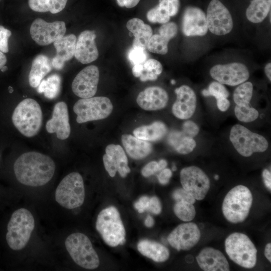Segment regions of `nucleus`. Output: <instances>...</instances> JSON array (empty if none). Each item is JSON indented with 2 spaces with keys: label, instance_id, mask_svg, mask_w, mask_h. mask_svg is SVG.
<instances>
[{
  "label": "nucleus",
  "instance_id": "nucleus-1",
  "mask_svg": "<svg viewBox=\"0 0 271 271\" xmlns=\"http://www.w3.org/2000/svg\"><path fill=\"white\" fill-rule=\"evenodd\" d=\"M14 171L21 184L39 187L48 183L53 178L55 164L48 156L36 152L21 155L15 161Z\"/></svg>",
  "mask_w": 271,
  "mask_h": 271
},
{
  "label": "nucleus",
  "instance_id": "nucleus-2",
  "mask_svg": "<svg viewBox=\"0 0 271 271\" xmlns=\"http://www.w3.org/2000/svg\"><path fill=\"white\" fill-rule=\"evenodd\" d=\"M39 104L32 98L20 102L14 110L12 121L16 128L24 136L31 138L39 131L43 119Z\"/></svg>",
  "mask_w": 271,
  "mask_h": 271
},
{
  "label": "nucleus",
  "instance_id": "nucleus-3",
  "mask_svg": "<svg viewBox=\"0 0 271 271\" xmlns=\"http://www.w3.org/2000/svg\"><path fill=\"white\" fill-rule=\"evenodd\" d=\"M34 227V217L28 209L22 208L14 212L8 224L6 236L9 247L14 250L24 248Z\"/></svg>",
  "mask_w": 271,
  "mask_h": 271
},
{
  "label": "nucleus",
  "instance_id": "nucleus-4",
  "mask_svg": "<svg viewBox=\"0 0 271 271\" xmlns=\"http://www.w3.org/2000/svg\"><path fill=\"white\" fill-rule=\"evenodd\" d=\"M250 190L239 185L231 189L224 198L222 210L224 217L232 223H240L248 215L252 204Z\"/></svg>",
  "mask_w": 271,
  "mask_h": 271
},
{
  "label": "nucleus",
  "instance_id": "nucleus-5",
  "mask_svg": "<svg viewBox=\"0 0 271 271\" xmlns=\"http://www.w3.org/2000/svg\"><path fill=\"white\" fill-rule=\"evenodd\" d=\"M96 228L104 241L109 246L115 247L125 241V230L118 210L109 206L98 214Z\"/></svg>",
  "mask_w": 271,
  "mask_h": 271
},
{
  "label": "nucleus",
  "instance_id": "nucleus-6",
  "mask_svg": "<svg viewBox=\"0 0 271 271\" xmlns=\"http://www.w3.org/2000/svg\"><path fill=\"white\" fill-rule=\"evenodd\" d=\"M225 248L230 259L238 265L246 268L255 266L257 261V249L245 234L234 232L225 241Z\"/></svg>",
  "mask_w": 271,
  "mask_h": 271
},
{
  "label": "nucleus",
  "instance_id": "nucleus-7",
  "mask_svg": "<svg viewBox=\"0 0 271 271\" xmlns=\"http://www.w3.org/2000/svg\"><path fill=\"white\" fill-rule=\"evenodd\" d=\"M66 250L73 261L80 266L89 269L99 265L98 256L89 238L82 233L69 235L65 242Z\"/></svg>",
  "mask_w": 271,
  "mask_h": 271
},
{
  "label": "nucleus",
  "instance_id": "nucleus-8",
  "mask_svg": "<svg viewBox=\"0 0 271 271\" xmlns=\"http://www.w3.org/2000/svg\"><path fill=\"white\" fill-rule=\"evenodd\" d=\"M55 197L57 202L66 209H72L82 205L85 189L81 175L72 172L65 176L58 185Z\"/></svg>",
  "mask_w": 271,
  "mask_h": 271
},
{
  "label": "nucleus",
  "instance_id": "nucleus-9",
  "mask_svg": "<svg viewBox=\"0 0 271 271\" xmlns=\"http://www.w3.org/2000/svg\"><path fill=\"white\" fill-rule=\"evenodd\" d=\"M229 139L237 152L245 157L250 156L254 153L263 152L268 146L267 140L263 136L240 124L232 126Z\"/></svg>",
  "mask_w": 271,
  "mask_h": 271
},
{
  "label": "nucleus",
  "instance_id": "nucleus-10",
  "mask_svg": "<svg viewBox=\"0 0 271 271\" xmlns=\"http://www.w3.org/2000/svg\"><path fill=\"white\" fill-rule=\"evenodd\" d=\"M113 105L110 99L104 96L81 98L75 102L73 111L79 123L102 119L111 113Z\"/></svg>",
  "mask_w": 271,
  "mask_h": 271
},
{
  "label": "nucleus",
  "instance_id": "nucleus-11",
  "mask_svg": "<svg viewBox=\"0 0 271 271\" xmlns=\"http://www.w3.org/2000/svg\"><path fill=\"white\" fill-rule=\"evenodd\" d=\"M180 181L182 188L196 200H202L210 188V180L199 168L190 166L182 169Z\"/></svg>",
  "mask_w": 271,
  "mask_h": 271
},
{
  "label": "nucleus",
  "instance_id": "nucleus-12",
  "mask_svg": "<svg viewBox=\"0 0 271 271\" xmlns=\"http://www.w3.org/2000/svg\"><path fill=\"white\" fill-rule=\"evenodd\" d=\"M208 29L217 36L226 35L233 28L231 15L226 7L219 0H212L206 15Z\"/></svg>",
  "mask_w": 271,
  "mask_h": 271
},
{
  "label": "nucleus",
  "instance_id": "nucleus-13",
  "mask_svg": "<svg viewBox=\"0 0 271 271\" xmlns=\"http://www.w3.org/2000/svg\"><path fill=\"white\" fill-rule=\"evenodd\" d=\"M63 21L47 22L37 18L32 23L30 32L32 39L41 46L48 45L63 37L66 32Z\"/></svg>",
  "mask_w": 271,
  "mask_h": 271
},
{
  "label": "nucleus",
  "instance_id": "nucleus-14",
  "mask_svg": "<svg viewBox=\"0 0 271 271\" xmlns=\"http://www.w3.org/2000/svg\"><path fill=\"white\" fill-rule=\"evenodd\" d=\"M210 74L216 81L229 86L239 85L249 77L247 67L238 62L214 65L211 68Z\"/></svg>",
  "mask_w": 271,
  "mask_h": 271
},
{
  "label": "nucleus",
  "instance_id": "nucleus-15",
  "mask_svg": "<svg viewBox=\"0 0 271 271\" xmlns=\"http://www.w3.org/2000/svg\"><path fill=\"white\" fill-rule=\"evenodd\" d=\"M200 236V231L197 225L188 222L179 225L169 234L167 240L178 251L188 250L199 242Z\"/></svg>",
  "mask_w": 271,
  "mask_h": 271
},
{
  "label": "nucleus",
  "instance_id": "nucleus-16",
  "mask_svg": "<svg viewBox=\"0 0 271 271\" xmlns=\"http://www.w3.org/2000/svg\"><path fill=\"white\" fill-rule=\"evenodd\" d=\"M98 68L90 65L81 70L74 78L72 83L73 93L81 98L93 97L96 93L99 81Z\"/></svg>",
  "mask_w": 271,
  "mask_h": 271
},
{
  "label": "nucleus",
  "instance_id": "nucleus-17",
  "mask_svg": "<svg viewBox=\"0 0 271 271\" xmlns=\"http://www.w3.org/2000/svg\"><path fill=\"white\" fill-rule=\"evenodd\" d=\"M103 162L105 170L111 177L118 172L121 177L124 178L130 171L127 157L120 145H108L103 156Z\"/></svg>",
  "mask_w": 271,
  "mask_h": 271
},
{
  "label": "nucleus",
  "instance_id": "nucleus-18",
  "mask_svg": "<svg viewBox=\"0 0 271 271\" xmlns=\"http://www.w3.org/2000/svg\"><path fill=\"white\" fill-rule=\"evenodd\" d=\"M206 15L200 9L187 7L182 19V32L186 36H202L208 31Z\"/></svg>",
  "mask_w": 271,
  "mask_h": 271
},
{
  "label": "nucleus",
  "instance_id": "nucleus-19",
  "mask_svg": "<svg viewBox=\"0 0 271 271\" xmlns=\"http://www.w3.org/2000/svg\"><path fill=\"white\" fill-rule=\"evenodd\" d=\"M46 129L49 133H56L59 140H64L69 137L71 128L67 105L65 102L60 101L55 104L52 118L46 123Z\"/></svg>",
  "mask_w": 271,
  "mask_h": 271
},
{
  "label": "nucleus",
  "instance_id": "nucleus-20",
  "mask_svg": "<svg viewBox=\"0 0 271 271\" xmlns=\"http://www.w3.org/2000/svg\"><path fill=\"white\" fill-rule=\"evenodd\" d=\"M176 101L172 106L173 114L181 119L190 118L196 107V96L193 90L187 85H182L175 90Z\"/></svg>",
  "mask_w": 271,
  "mask_h": 271
},
{
  "label": "nucleus",
  "instance_id": "nucleus-21",
  "mask_svg": "<svg viewBox=\"0 0 271 271\" xmlns=\"http://www.w3.org/2000/svg\"><path fill=\"white\" fill-rule=\"evenodd\" d=\"M95 38L96 34L93 31L85 30L79 35L76 43L74 56L81 63H90L97 59L98 51Z\"/></svg>",
  "mask_w": 271,
  "mask_h": 271
},
{
  "label": "nucleus",
  "instance_id": "nucleus-22",
  "mask_svg": "<svg viewBox=\"0 0 271 271\" xmlns=\"http://www.w3.org/2000/svg\"><path fill=\"white\" fill-rule=\"evenodd\" d=\"M169 99L166 91L159 86H151L139 93L137 102L143 109L157 110L164 108Z\"/></svg>",
  "mask_w": 271,
  "mask_h": 271
},
{
  "label": "nucleus",
  "instance_id": "nucleus-23",
  "mask_svg": "<svg viewBox=\"0 0 271 271\" xmlns=\"http://www.w3.org/2000/svg\"><path fill=\"white\" fill-rule=\"evenodd\" d=\"M200 267L205 271L229 270V263L224 254L212 247L203 248L196 256Z\"/></svg>",
  "mask_w": 271,
  "mask_h": 271
},
{
  "label": "nucleus",
  "instance_id": "nucleus-24",
  "mask_svg": "<svg viewBox=\"0 0 271 271\" xmlns=\"http://www.w3.org/2000/svg\"><path fill=\"white\" fill-rule=\"evenodd\" d=\"M76 37L73 34L63 36L54 42L56 55L52 60V66L57 70H61L65 62L71 59L74 56Z\"/></svg>",
  "mask_w": 271,
  "mask_h": 271
},
{
  "label": "nucleus",
  "instance_id": "nucleus-25",
  "mask_svg": "<svg viewBox=\"0 0 271 271\" xmlns=\"http://www.w3.org/2000/svg\"><path fill=\"white\" fill-rule=\"evenodd\" d=\"M121 142L127 154L134 159H143L152 151L150 143L130 134L122 135Z\"/></svg>",
  "mask_w": 271,
  "mask_h": 271
},
{
  "label": "nucleus",
  "instance_id": "nucleus-26",
  "mask_svg": "<svg viewBox=\"0 0 271 271\" xmlns=\"http://www.w3.org/2000/svg\"><path fill=\"white\" fill-rule=\"evenodd\" d=\"M126 28L134 37L132 47H141L146 49L148 42L153 35L151 27L146 24L141 19L134 18L127 21Z\"/></svg>",
  "mask_w": 271,
  "mask_h": 271
},
{
  "label": "nucleus",
  "instance_id": "nucleus-27",
  "mask_svg": "<svg viewBox=\"0 0 271 271\" xmlns=\"http://www.w3.org/2000/svg\"><path fill=\"white\" fill-rule=\"evenodd\" d=\"M137 248L142 254L156 262H164L169 257L168 249L156 241L149 239L141 240L138 243Z\"/></svg>",
  "mask_w": 271,
  "mask_h": 271
},
{
  "label": "nucleus",
  "instance_id": "nucleus-28",
  "mask_svg": "<svg viewBox=\"0 0 271 271\" xmlns=\"http://www.w3.org/2000/svg\"><path fill=\"white\" fill-rule=\"evenodd\" d=\"M49 58L43 54L38 55L33 60L29 75V84L31 87L37 88L44 77L51 70Z\"/></svg>",
  "mask_w": 271,
  "mask_h": 271
},
{
  "label": "nucleus",
  "instance_id": "nucleus-29",
  "mask_svg": "<svg viewBox=\"0 0 271 271\" xmlns=\"http://www.w3.org/2000/svg\"><path fill=\"white\" fill-rule=\"evenodd\" d=\"M167 128L162 122L157 121L150 125H143L135 128L134 137L146 141H157L162 139L167 133Z\"/></svg>",
  "mask_w": 271,
  "mask_h": 271
},
{
  "label": "nucleus",
  "instance_id": "nucleus-30",
  "mask_svg": "<svg viewBox=\"0 0 271 271\" xmlns=\"http://www.w3.org/2000/svg\"><path fill=\"white\" fill-rule=\"evenodd\" d=\"M168 141L176 152L181 154L191 153L196 145L193 138L186 136L182 131H172L168 137Z\"/></svg>",
  "mask_w": 271,
  "mask_h": 271
},
{
  "label": "nucleus",
  "instance_id": "nucleus-31",
  "mask_svg": "<svg viewBox=\"0 0 271 271\" xmlns=\"http://www.w3.org/2000/svg\"><path fill=\"white\" fill-rule=\"evenodd\" d=\"M271 7V0H252L246 11L250 22L259 23L267 17Z\"/></svg>",
  "mask_w": 271,
  "mask_h": 271
},
{
  "label": "nucleus",
  "instance_id": "nucleus-32",
  "mask_svg": "<svg viewBox=\"0 0 271 271\" xmlns=\"http://www.w3.org/2000/svg\"><path fill=\"white\" fill-rule=\"evenodd\" d=\"M68 0H28L31 10L35 12L44 13L50 12L57 14L65 7Z\"/></svg>",
  "mask_w": 271,
  "mask_h": 271
},
{
  "label": "nucleus",
  "instance_id": "nucleus-33",
  "mask_svg": "<svg viewBox=\"0 0 271 271\" xmlns=\"http://www.w3.org/2000/svg\"><path fill=\"white\" fill-rule=\"evenodd\" d=\"M61 85L60 76L57 74H54L41 81L38 86V92L44 93L45 96L47 98L53 99L58 96Z\"/></svg>",
  "mask_w": 271,
  "mask_h": 271
},
{
  "label": "nucleus",
  "instance_id": "nucleus-34",
  "mask_svg": "<svg viewBox=\"0 0 271 271\" xmlns=\"http://www.w3.org/2000/svg\"><path fill=\"white\" fill-rule=\"evenodd\" d=\"M163 67L161 63L154 59H148L144 64L139 78L142 81H154L161 74Z\"/></svg>",
  "mask_w": 271,
  "mask_h": 271
},
{
  "label": "nucleus",
  "instance_id": "nucleus-35",
  "mask_svg": "<svg viewBox=\"0 0 271 271\" xmlns=\"http://www.w3.org/2000/svg\"><path fill=\"white\" fill-rule=\"evenodd\" d=\"M253 93V85L250 82H244L235 89L233 100L236 105H249Z\"/></svg>",
  "mask_w": 271,
  "mask_h": 271
},
{
  "label": "nucleus",
  "instance_id": "nucleus-36",
  "mask_svg": "<svg viewBox=\"0 0 271 271\" xmlns=\"http://www.w3.org/2000/svg\"><path fill=\"white\" fill-rule=\"evenodd\" d=\"M173 210L175 215L184 221L192 220L196 215L193 204L185 201L175 202Z\"/></svg>",
  "mask_w": 271,
  "mask_h": 271
},
{
  "label": "nucleus",
  "instance_id": "nucleus-37",
  "mask_svg": "<svg viewBox=\"0 0 271 271\" xmlns=\"http://www.w3.org/2000/svg\"><path fill=\"white\" fill-rule=\"evenodd\" d=\"M169 41L159 34L153 35L149 40L147 49L151 52L165 55L168 51Z\"/></svg>",
  "mask_w": 271,
  "mask_h": 271
},
{
  "label": "nucleus",
  "instance_id": "nucleus-38",
  "mask_svg": "<svg viewBox=\"0 0 271 271\" xmlns=\"http://www.w3.org/2000/svg\"><path fill=\"white\" fill-rule=\"evenodd\" d=\"M234 113L237 118L244 122H250L256 119L258 117V112L249 105H236Z\"/></svg>",
  "mask_w": 271,
  "mask_h": 271
},
{
  "label": "nucleus",
  "instance_id": "nucleus-39",
  "mask_svg": "<svg viewBox=\"0 0 271 271\" xmlns=\"http://www.w3.org/2000/svg\"><path fill=\"white\" fill-rule=\"evenodd\" d=\"M127 57L129 61L133 66L144 64L148 59V54L146 49L132 47L127 54Z\"/></svg>",
  "mask_w": 271,
  "mask_h": 271
},
{
  "label": "nucleus",
  "instance_id": "nucleus-40",
  "mask_svg": "<svg viewBox=\"0 0 271 271\" xmlns=\"http://www.w3.org/2000/svg\"><path fill=\"white\" fill-rule=\"evenodd\" d=\"M148 20L153 23L165 24L170 20V17L157 5L147 13Z\"/></svg>",
  "mask_w": 271,
  "mask_h": 271
},
{
  "label": "nucleus",
  "instance_id": "nucleus-41",
  "mask_svg": "<svg viewBox=\"0 0 271 271\" xmlns=\"http://www.w3.org/2000/svg\"><path fill=\"white\" fill-rule=\"evenodd\" d=\"M158 6L171 17L178 13L180 3V0H160Z\"/></svg>",
  "mask_w": 271,
  "mask_h": 271
},
{
  "label": "nucleus",
  "instance_id": "nucleus-42",
  "mask_svg": "<svg viewBox=\"0 0 271 271\" xmlns=\"http://www.w3.org/2000/svg\"><path fill=\"white\" fill-rule=\"evenodd\" d=\"M209 96H213L216 99L227 98L229 93L225 86L217 81L211 82L207 89Z\"/></svg>",
  "mask_w": 271,
  "mask_h": 271
},
{
  "label": "nucleus",
  "instance_id": "nucleus-43",
  "mask_svg": "<svg viewBox=\"0 0 271 271\" xmlns=\"http://www.w3.org/2000/svg\"><path fill=\"white\" fill-rule=\"evenodd\" d=\"M177 26L175 23L168 22L160 28L159 34L170 41L177 35Z\"/></svg>",
  "mask_w": 271,
  "mask_h": 271
},
{
  "label": "nucleus",
  "instance_id": "nucleus-44",
  "mask_svg": "<svg viewBox=\"0 0 271 271\" xmlns=\"http://www.w3.org/2000/svg\"><path fill=\"white\" fill-rule=\"evenodd\" d=\"M172 197L175 202L185 201L193 204L196 201V199L183 188L174 190L172 193Z\"/></svg>",
  "mask_w": 271,
  "mask_h": 271
},
{
  "label": "nucleus",
  "instance_id": "nucleus-45",
  "mask_svg": "<svg viewBox=\"0 0 271 271\" xmlns=\"http://www.w3.org/2000/svg\"><path fill=\"white\" fill-rule=\"evenodd\" d=\"M11 35L9 30L0 26V51L3 53L9 52L8 40Z\"/></svg>",
  "mask_w": 271,
  "mask_h": 271
},
{
  "label": "nucleus",
  "instance_id": "nucleus-46",
  "mask_svg": "<svg viewBox=\"0 0 271 271\" xmlns=\"http://www.w3.org/2000/svg\"><path fill=\"white\" fill-rule=\"evenodd\" d=\"M182 131L186 136L193 138L199 133V128L195 122L187 120L184 122Z\"/></svg>",
  "mask_w": 271,
  "mask_h": 271
},
{
  "label": "nucleus",
  "instance_id": "nucleus-47",
  "mask_svg": "<svg viewBox=\"0 0 271 271\" xmlns=\"http://www.w3.org/2000/svg\"><path fill=\"white\" fill-rule=\"evenodd\" d=\"M159 171L158 163L152 161L148 163L142 170V175L145 177H150Z\"/></svg>",
  "mask_w": 271,
  "mask_h": 271
},
{
  "label": "nucleus",
  "instance_id": "nucleus-48",
  "mask_svg": "<svg viewBox=\"0 0 271 271\" xmlns=\"http://www.w3.org/2000/svg\"><path fill=\"white\" fill-rule=\"evenodd\" d=\"M148 210L154 214H159L162 211V205L157 197L153 196L150 198V204Z\"/></svg>",
  "mask_w": 271,
  "mask_h": 271
},
{
  "label": "nucleus",
  "instance_id": "nucleus-49",
  "mask_svg": "<svg viewBox=\"0 0 271 271\" xmlns=\"http://www.w3.org/2000/svg\"><path fill=\"white\" fill-rule=\"evenodd\" d=\"M150 197L144 196L140 198L134 206L139 213H143L146 210H148L150 204Z\"/></svg>",
  "mask_w": 271,
  "mask_h": 271
},
{
  "label": "nucleus",
  "instance_id": "nucleus-50",
  "mask_svg": "<svg viewBox=\"0 0 271 271\" xmlns=\"http://www.w3.org/2000/svg\"><path fill=\"white\" fill-rule=\"evenodd\" d=\"M172 176V173L171 170L168 168H165L161 170L157 177L160 184L166 185L169 182L170 179Z\"/></svg>",
  "mask_w": 271,
  "mask_h": 271
},
{
  "label": "nucleus",
  "instance_id": "nucleus-51",
  "mask_svg": "<svg viewBox=\"0 0 271 271\" xmlns=\"http://www.w3.org/2000/svg\"><path fill=\"white\" fill-rule=\"evenodd\" d=\"M116 1L119 7L131 9L136 7L140 0H116Z\"/></svg>",
  "mask_w": 271,
  "mask_h": 271
},
{
  "label": "nucleus",
  "instance_id": "nucleus-52",
  "mask_svg": "<svg viewBox=\"0 0 271 271\" xmlns=\"http://www.w3.org/2000/svg\"><path fill=\"white\" fill-rule=\"evenodd\" d=\"M263 181L265 187L269 191L271 190V174L267 169H264L262 173Z\"/></svg>",
  "mask_w": 271,
  "mask_h": 271
},
{
  "label": "nucleus",
  "instance_id": "nucleus-53",
  "mask_svg": "<svg viewBox=\"0 0 271 271\" xmlns=\"http://www.w3.org/2000/svg\"><path fill=\"white\" fill-rule=\"evenodd\" d=\"M217 106L221 111H225L230 106V102L227 98L216 99Z\"/></svg>",
  "mask_w": 271,
  "mask_h": 271
},
{
  "label": "nucleus",
  "instance_id": "nucleus-54",
  "mask_svg": "<svg viewBox=\"0 0 271 271\" xmlns=\"http://www.w3.org/2000/svg\"><path fill=\"white\" fill-rule=\"evenodd\" d=\"M264 254L267 260L271 261V244L270 243H267L264 248Z\"/></svg>",
  "mask_w": 271,
  "mask_h": 271
},
{
  "label": "nucleus",
  "instance_id": "nucleus-55",
  "mask_svg": "<svg viewBox=\"0 0 271 271\" xmlns=\"http://www.w3.org/2000/svg\"><path fill=\"white\" fill-rule=\"evenodd\" d=\"M264 72L266 76L269 79V81H271V63H268L264 67Z\"/></svg>",
  "mask_w": 271,
  "mask_h": 271
},
{
  "label": "nucleus",
  "instance_id": "nucleus-56",
  "mask_svg": "<svg viewBox=\"0 0 271 271\" xmlns=\"http://www.w3.org/2000/svg\"><path fill=\"white\" fill-rule=\"evenodd\" d=\"M145 224L148 227H152L154 224V220L153 217L148 215L145 221Z\"/></svg>",
  "mask_w": 271,
  "mask_h": 271
},
{
  "label": "nucleus",
  "instance_id": "nucleus-57",
  "mask_svg": "<svg viewBox=\"0 0 271 271\" xmlns=\"http://www.w3.org/2000/svg\"><path fill=\"white\" fill-rule=\"evenodd\" d=\"M7 62V57L4 53L0 51V69L5 66Z\"/></svg>",
  "mask_w": 271,
  "mask_h": 271
},
{
  "label": "nucleus",
  "instance_id": "nucleus-58",
  "mask_svg": "<svg viewBox=\"0 0 271 271\" xmlns=\"http://www.w3.org/2000/svg\"><path fill=\"white\" fill-rule=\"evenodd\" d=\"M158 163L159 171H161L165 169L167 165V162L165 160L162 159L159 161Z\"/></svg>",
  "mask_w": 271,
  "mask_h": 271
},
{
  "label": "nucleus",
  "instance_id": "nucleus-59",
  "mask_svg": "<svg viewBox=\"0 0 271 271\" xmlns=\"http://www.w3.org/2000/svg\"><path fill=\"white\" fill-rule=\"evenodd\" d=\"M7 69H8V67H7V66H3V67L2 68L1 71H2V72H5V71H6Z\"/></svg>",
  "mask_w": 271,
  "mask_h": 271
},
{
  "label": "nucleus",
  "instance_id": "nucleus-60",
  "mask_svg": "<svg viewBox=\"0 0 271 271\" xmlns=\"http://www.w3.org/2000/svg\"><path fill=\"white\" fill-rule=\"evenodd\" d=\"M214 178H215V180H218V178H219V176L218 175H216L214 176Z\"/></svg>",
  "mask_w": 271,
  "mask_h": 271
},
{
  "label": "nucleus",
  "instance_id": "nucleus-61",
  "mask_svg": "<svg viewBox=\"0 0 271 271\" xmlns=\"http://www.w3.org/2000/svg\"><path fill=\"white\" fill-rule=\"evenodd\" d=\"M172 170L173 171H176V167L175 166H174L173 167H172Z\"/></svg>",
  "mask_w": 271,
  "mask_h": 271
},
{
  "label": "nucleus",
  "instance_id": "nucleus-62",
  "mask_svg": "<svg viewBox=\"0 0 271 271\" xmlns=\"http://www.w3.org/2000/svg\"><path fill=\"white\" fill-rule=\"evenodd\" d=\"M171 83L172 84H174L175 83V81L174 80H172Z\"/></svg>",
  "mask_w": 271,
  "mask_h": 271
},
{
  "label": "nucleus",
  "instance_id": "nucleus-63",
  "mask_svg": "<svg viewBox=\"0 0 271 271\" xmlns=\"http://www.w3.org/2000/svg\"><path fill=\"white\" fill-rule=\"evenodd\" d=\"M0 158H1V155H0Z\"/></svg>",
  "mask_w": 271,
  "mask_h": 271
}]
</instances>
